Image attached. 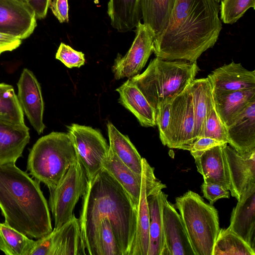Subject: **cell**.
I'll return each instance as SVG.
<instances>
[{
  "mask_svg": "<svg viewBox=\"0 0 255 255\" xmlns=\"http://www.w3.org/2000/svg\"><path fill=\"white\" fill-rule=\"evenodd\" d=\"M146 195L149 214L147 255H162L164 249L162 210L168 195L162 190H155Z\"/></svg>",
  "mask_w": 255,
  "mask_h": 255,
  "instance_id": "23",
  "label": "cell"
},
{
  "mask_svg": "<svg viewBox=\"0 0 255 255\" xmlns=\"http://www.w3.org/2000/svg\"><path fill=\"white\" fill-rule=\"evenodd\" d=\"M36 17L27 2L21 0H0V33L27 38L36 27Z\"/></svg>",
  "mask_w": 255,
  "mask_h": 255,
  "instance_id": "12",
  "label": "cell"
},
{
  "mask_svg": "<svg viewBox=\"0 0 255 255\" xmlns=\"http://www.w3.org/2000/svg\"><path fill=\"white\" fill-rule=\"evenodd\" d=\"M219 0L221 2V1H222L223 0Z\"/></svg>",
  "mask_w": 255,
  "mask_h": 255,
  "instance_id": "44",
  "label": "cell"
},
{
  "mask_svg": "<svg viewBox=\"0 0 255 255\" xmlns=\"http://www.w3.org/2000/svg\"><path fill=\"white\" fill-rule=\"evenodd\" d=\"M77 158L85 170L88 180L102 169L109 145L101 132L92 127L72 124L67 127Z\"/></svg>",
  "mask_w": 255,
  "mask_h": 255,
  "instance_id": "8",
  "label": "cell"
},
{
  "mask_svg": "<svg viewBox=\"0 0 255 255\" xmlns=\"http://www.w3.org/2000/svg\"><path fill=\"white\" fill-rule=\"evenodd\" d=\"M201 137H210L228 143L226 127L215 108L209 112L206 118Z\"/></svg>",
  "mask_w": 255,
  "mask_h": 255,
  "instance_id": "35",
  "label": "cell"
},
{
  "mask_svg": "<svg viewBox=\"0 0 255 255\" xmlns=\"http://www.w3.org/2000/svg\"><path fill=\"white\" fill-rule=\"evenodd\" d=\"M107 12L112 26L120 32L131 30L142 19L139 0H109Z\"/></svg>",
  "mask_w": 255,
  "mask_h": 255,
  "instance_id": "26",
  "label": "cell"
},
{
  "mask_svg": "<svg viewBox=\"0 0 255 255\" xmlns=\"http://www.w3.org/2000/svg\"><path fill=\"white\" fill-rule=\"evenodd\" d=\"M108 219L123 255H129L136 228V209L127 192L102 168L88 180L79 218L86 251L95 255L98 227Z\"/></svg>",
  "mask_w": 255,
  "mask_h": 255,
  "instance_id": "2",
  "label": "cell"
},
{
  "mask_svg": "<svg viewBox=\"0 0 255 255\" xmlns=\"http://www.w3.org/2000/svg\"><path fill=\"white\" fill-rule=\"evenodd\" d=\"M107 127L109 147L125 164L141 175L142 157L128 137L119 131L110 122H108Z\"/></svg>",
  "mask_w": 255,
  "mask_h": 255,
  "instance_id": "27",
  "label": "cell"
},
{
  "mask_svg": "<svg viewBox=\"0 0 255 255\" xmlns=\"http://www.w3.org/2000/svg\"><path fill=\"white\" fill-rule=\"evenodd\" d=\"M199 70L197 62L156 57L143 72L129 79L155 110L160 104L172 101L183 91Z\"/></svg>",
  "mask_w": 255,
  "mask_h": 255,
  "instance_id": "4",
  "label": "cell"
},
{
  "mask_svg": "<svg viewBox=\"0 0 255 255\" xmlns=\"http://www.w3.org/2000/svg\"><path fill=\"white\" fill-rule=\"evenodd\" d=\"M226 129L228 143L237 151L245 153L255 149V101Z\"/></svg>",
  "mask_w": 255,
  "mask_h": 255,
  "instance_id": "19",
  "label": "cell"
},
{
  "mask_svg": "<svg viewBox=\"0 0 255 255\" xmlns=\"http://www.w3.org/2000/svg\"><path fill=\"white\" fill-rule=\"evenodd\" d=\"M213 255H255V251L228 228L220 229Z\"/></svg>",
  "mask_w": 255,
  "mask_h": 255,
  "instance_id": "31",
  "label": "cell"
},
{
  "mask_svg": "<svg viewBox=\"0 0 255 255\" xmlns=\"http://www.w3.org/2000/svg\"><path fill=\"white\" fill-rule=\"evenodd\" d=\"M29 128L0 119V164L15 163L30 139Z\"/></svg>",
  "mask_w": 255,
  "mask_h": 255,
  "instance_id": "20",
  "label": "cell"
},
{
  "mask_svg": "<svg viewBox=\"0 0 255 255\" xmlns=\"http://www.w3.org/2000/svg\"><path fill=\"white\" fill-rule=\"evenodd\" d=\"M79 219H72L38 239L29 255H86Z\"/></svg>",
  "mask_w": 255,
  "mask_h": 255,
  "instance_id": "9",
  "label": "cell"
},
{
  "mask_svg": "<svg viewBox=\"0 0 255 255\" xmlns=\"http://www.w3.org/2000/svg\"><path fill=\"white\" fill-rule=\"evenodd\" d=\"M164 249L162 255H195L182 219L166 199L162 210Z\"/></svg>",
  "mask_w": 255,
  "mask_h": 255,
  "instance_id": "15",
  "label": "cell"
},
{
  "mask_svg": "<svg viewBox=\"0 0 255 255\" xmlns=\"http://www.w3.org/2000/svg\"><path fill=\"white\" fill-rule=\"evenodd\" d=\"M189 86L171 101L169 127L162 143L170 148L183 149L194 141L195 119Z\"/></svg>",
  "mask_w": 255,
  "mask_h": 255,
  "instance_id": "10",
  "label": "cell"
},
{
  "mask_svg": "<svg viewBox=\"0 0 255 255\" xmlns=\"http://www.w3.org/2000/svg\"><path fill=\"white\" fill-rule=\"evenodd\" d=\"M225 143H227L210 137H201L191 144L185 147L183 150H189L190 152L203 151L214 146L222 145Z\"/></svg>",
  "mask_w": 255,
  "mask_h": 255,
  "instance_id": "40",
  "label": "cell"
},
{
  "mask_svg": "<svg viewBox=\"0 0 255 255\" xmlns=\"http://www.w3.org/2000/svg\"><path fill=\"white\" fill-rule=\"evenodd\" d=\"M135 28L130 48L124 56L119 54L115 60L112 71L116 80L139 74L153 52L154 37L148 27L139 21Z\"/></svg>",
  "mask_w": 255,
  "mask_h": 255,
  "instance_id": "11",
  "label": "cell"
},
{
  "mask_svg": "<svg viewBox=\"0 0 255 255\" xmlns=\"http://www.w3.org/2000/svg\"><path fill=\"white\" fill-rule=\"evenodd\" d=\"M174 206L179 211L195 255H213L220 229L216 209L192 191L177 197Z\"/></svg>",
  "mask_w": 255,
  "mask_h": 255,
  "instance_id": "6",
  "label": "cell"
},
{
  "mask_svg": "<svg viewBox=\"0 0 255 255\" xmlns=\"http://www.w3.org/2000/svg\"><path fill=\"white\" fill-rule=\"evenodd\" d=\"M21 0L24 1L26 2H29L30 0Z\"/></svg>",
  "mask_w": 255,
  "mask_h": 255,
  "instance_id": "43",
  "label": "cell"
},
{
  "mask_svg": "<svg viewBox=\"0 0 255 255\" xmlns=\"http://www.w3.org/2000/svg\"><path fill=\"white\" fill-rule=\"evenodd\" d=\"M102 168L122 186L136 209L141 191V175L125 164L110 147L103 162Z\"/></svg>",
  "mask_w": 255,
  "mask_h": 255,
  "instance_id": "24",
  "label": "cell"
},
{
  "mask_svg": "<svg viewBox=\"0 0 255 255\" xmlns=\"http://www.w3.org/2000/svg\"><path fill=\"white\" fill-rule=\"evenodd\" d=\"M77 158L69 134L53 131L39 138L33 145L27 169L48 189L54 188Z\"/></svg>",
  "mask_w": 255,
  "mask_h": 255,
  "instance_id": "5",
  "label": "cell"
},
{
  "mask_svg": "<svg viewBox=\"0 0 255 255\" xmlns=\"http://www.w3.org/2000/svg\"><path fill=\"white\" fill-rule=\"evenodd\" d=\"M228 228L255 251V184L248 188L238 200Z\"/></svg>",
  "mask_w": 255,
  "mask_h": 255,
  "instance_id": "17",
  "label": "cell"
},
{
  "mask_svg": "<svg viewBox=\"0 0 255 255\" xmlns=\"http://www.w3.org/2000/svg\"><path fill=\"white\" fill-rule=\"evenodd\" d=\"M171 101L160 104L155 110L156 124L158 127L159 137L163 143L168 130Z\"/></svg>",
  "mask_w": 255,
  "mask_h": 255,
  "instance_id": "37",
  "label": "cell"
},
{
  "mask_svg": "<svg viewBox=\"0 0 255 255\" xmlns=\"http://www.w3.org/2000/svg\"><path fill=\"white\" fill-rule=\"evenodd\" d=\"M50 0H30L27 3L33 9L36 19H42L47 15Z\"/></svg>",
  "mask_w": 255,
  "mask_h": 255,
  "instance_id": "42",
  "label": "cell"
},
{
  "mask_svg": "<svg viewBox=\"0 0 255 255\" xmlns=\"http://www.w3.org/2000/svg\"><path fill=\"white\" fill-rule=\"evenodd\" d=\"M35 241L12 228L0 223V250L6 255H29Z\"/></svg>",
  "mask_w": 255,
  "mask_h": 255,
  "instance_id": "30",
  "label": "cell"
},
{
  "mask_svg": "<svg viewBox=\"0 0 255 255\" xmlns=\"http://www.w3.org/2000/svg\"><path fill=\"white\" fill-rule=\"evenodd\" d=\"M17 98L23 114L38 134L45 126L43 118L44 103L40 85L33 73L24 68L17 83Z\"/></svg>",
  "mask_w": 255,
  "mask_h": 255,
  "instance_id": "13",
  "label": "cell"
},
{
  "mask_svg": "<svg viewBox=\"0 0 255 255\" xmlns=\"http://www.w3.org/2000/svg\"><path fill=\"white\" fill-rule=\"evenodd\" d=\"M21 40L15 36L0 33V55L3 52L11 51L18 48Z\"/></svg>",
  "mask_w": 255,
  "mask_h": 255,
  "instance_id": "41",
  "label": "cell"
},
{
  "mask_svg": "<svg viewBox=\"0 0 255 255\" xmlns=\"http://www.w3.org/2000/svg\"><path fill=\"white\" fill-rule=\"evenodd\" d=\"M55 58L69 68H79L84 65V54L73 49L70 46L61 42L55 55Z\"/></svg>",
  "mask_w": 255,
  "mask_h": 255,
  "instance_id": "36",
  "label": "cell"
},
{
  "mask_svg": "<svg viewBox=\"0 0 255 255\" xmlns=\"http://www.w3.org/2000/svg\"><path fill=\"white\" fill-rule=\"evenodd\" d=\"M225 143L223 150L231 195L239 200L244 192L255 184V149L241 153Z\"/></svg>",
  "mask_w": 255,
  "mask_h": 255,
  "instance_id": "14",
  "label": "cell"
},
{
  "mask_svg": "<svg viewBox=\"0 0 255 255\" xmlns=\"http://www.w3.org/2000/svg\"><path fill=\"white\" fill-rule=\"evenodd\" d=\"M88 182L85 170L77 158L58 184L49 189V206L54 228L72 219L76 204L86 192Z\"/></svg>",
  "mask_w": 255,
  "mask_h": 255,
  "instance_id": "7",
  "label": "cell"
},
{
  "mask_svg": "<svg viewBox=\"0 0 255 255\" xmlns=\"http://www.w3.org/2000/svg\"><path fill=\"white\" fill-rule=\"evenodd\" d=\"M224 144L203 151L190 153L195 159L197 171L202 175L204 181L218 184L230 191V183L223 150Z\"/></svg>",
  "mask_w": 255,
  "mask_h": 255,
  "instance_id": "18",
  "label": "cell"
},
{
  "mask_svg": "<svg viewBox=\"0 0 255 255\" xmlns=\"http://www.w3.org/2000/svg\"><path fill=\"white\" fill-rule=\"evenodd\" d=\"M175 0H139L143 23L149 29L154 39L165 29Z\"/></svg>",
  "mask_w": 255,
  "mask_h": 255,
  "instance_id": "29",
  "label": "cell"
},
{
  "mask_svg": "<svg viewBox=\"0 0 255 255\" xmlns=\"http://www.w3.org/2000/svg\"><path fill=\"white\" fill-rule=\"evenodd\" d=\"M39 182L14 163L0 164V209L4 222L29 238L39 239L53 230Z\"/></svg>",
  "mask_w": 255,
  "mask_h": 255,
  "instance_id": "3",
  "label": "cell"
},
{
  "mask_svg": "<svg viewBox=\"0 0 255 255\" xmlns=\"http://www.w3.org/2000/svg\"><path fill=\"white\" fill-rule=\"evenodd\" d=\"M0 119L17 125H25L24 114L13 87L0 83Z\"/></svg>",
  "mask_w": 255,
  "mask_h": 255,
  "instance_id": "32",
  "label": "cell"
},
{
  "mask_svg": "<svg viewBox=\"0 0 255 255\" xmlns=\"http://www.w3.org/2000/svg\"><path fill=\"white\" fill-rule=\"evenodd\" d=\"M149 214L147 201L146 178L142 168L141 191L136 208V228L129 255H147L149 247Z\"/></svg>",
  "mask_w": 255,
  "mask_h": 255,
  "instance_id": "28",
  "label": "cell"
},
{
  "mask_svg": "<svg viewBox=\"0 0 255 255\" xmlns=\"http://www.w3.org/2000/svg\"><path fill=\"white\" fill-rule=\"evenodd\" d=\"M201 190L204 197L211 205L220 199L229 198L230 197L229 191L216 183L204 181L201 185Z\"/></svg>",
  "mask_w": 255,
  "mask_h": 255,
  "instance_id": "38",
  "label": "cell"
},
{
  "mask_svg": "<svg viewBox=\"0 0 255 255\" xmlns=\"http://www.w3.org/2000/svg\"><path fill=\"white\" fill-rule=\"evenodd\" d=\"M95 255H123L111 224L107 218L103 219L98 227Z\"/></svg>",
  "mask_w": 255,
  "mask_h": 255,
  "instance_id": "33",
  "label": "cell"
},
{
  "mask_svg": "<svg viewBox=\"0 0 255 255\" xmlns=\"http://www.w3.org/2000/svg\"><path fill=\"white\" fill-rule=\"evenodd\" d=\"M250 8L255 9V0H223L220 2L221 19L226 24H233Z\"/></svg>",
  "mask_w": 255,
  "mask_h": 255,
  "instance_id": "34",
  "label": "cell"
},
{
  "mask_svg": "<svg viewBox=\"0 0 255 255\" xmlns=\"http://www.w3.org/2000/svg\"><path fill=\"white\" fill-rule=\"evenodd\" d=\"M220 10L219 0H175L165 29L153 40L156 57L197 62L219 38Z\"/></svg>",
  "mask_w": 255,
  "mask_h": 255,
  "instance_id": "1",
  "label": "cell"
},
{
  "mask_svg": "<svg viewBox=\"0 0 255 255\" xmlns=\"http://www.w3.org/2000/svg\"><path fill=\"white\" fill-rule=\"evenodd\" d=\"M215 109L226 128L255 101V89L244 91L213 93Z\"/></svg>",
  "mask_w": 255,
  "mask_h": 255,
  "instance_id": "22",
  "label": "cell"
},
{
  "mask_svg": "<svg viewBox=\"0 0 255 255\" xmlns=\"http://www.w3.org/2000/svg\"><path fill=\"white\" fill-rule=\"evenodd\" d=\"M116 91L120 94L119 102L135 116L141 126L156 125L155 109L129 78Z\"/></svg>",
  "mask_w": 255,
  "mask_h": 255,
  "instance_id": "21",
  "label": "cell"
},
{
  "mask_svg": "<svg viewBox=\"0 0 255 255\" xmlns=\"http://www.w3.org/2000/svg\"><path fill=\"white\" fill-rule=\"evenodd\" d=\"M213 93L244 91L255 89V71L249 70L240 63L224 65L208 75Z\"/></svg>",
  "mask_w": 255,
  "mask_h": 255,
  "instance_id": "16",
  "label": "cell"
},
{
  "mask_svg": "<svg viewBox=\"0 0 255 255\" xmlns=\"http://www.w3.org/2000/svg\"><path fill=\"white\" fill-rule=\"evenodd\" d=\"M192 97L195 125L194 142L201 137L206 118L214 108L212 88L208 78L194 79L189 86Z\"/></svg>",
  "mask_w": 255,
  "mask_h": 255,
  "instance_id": "25",
  "label": "cell"
},
{
  "mask_svg": "<svg viewBox=\"0 0 255 255\" xmlns=\"http://www.w3.org/2000/svg\"><path fill=\"white\" fill-rule=\"evenodd\" d=\"M49 8L60 23L69 21L68 0H50Z\"/></svg>",
  "mask_w": 255,
  "mask_h": 255,
  "instance_id": "39",
  "label": "cell"
}]
</instances>
